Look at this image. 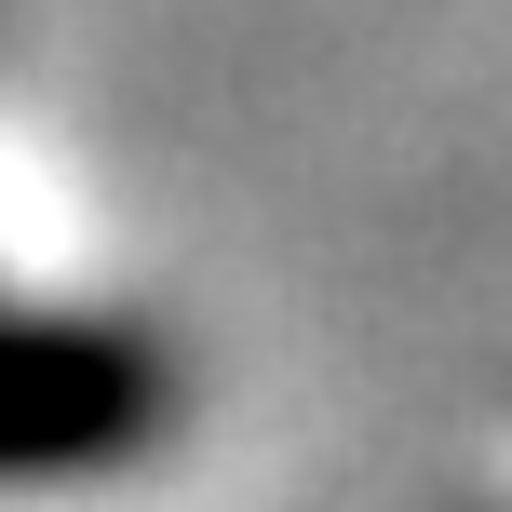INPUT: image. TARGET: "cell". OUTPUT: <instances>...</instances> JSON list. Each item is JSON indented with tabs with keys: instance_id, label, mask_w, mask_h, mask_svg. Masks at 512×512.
<instances>
[{
	"instance_id": "6da1fadb",
	"label": "cell",
	"mask_w": 512,
	"mask_h": 512,
	"mask_svg": "<svg viewBox=\"0 0 512 512\" xmlns=\"http://www.w3.org/2000/svg\"><path fill=\"white\" fill-rule=\"evenodd\" d=\"M176 351L122 310H14L0 297V486H95L176 432Z\"/></svg>"
}]
</instances>
